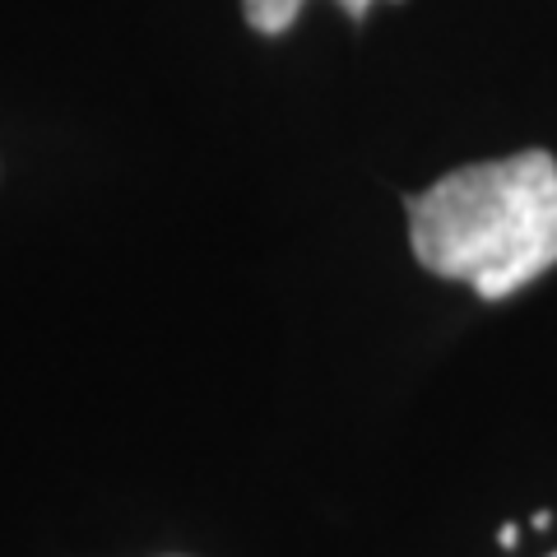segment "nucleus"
Wrapping results in <instances>:
<instances>
[{"mask_svg":"<svg viewBox=\"0 0 557 557\" xmlns=\"http://www.w3.org/2000/svg\"><path fill=\"white\" fill-rule=\"evenodd\" d=\"M516 539H520L516 525H502V530H497V544H502V548H516Z\"/></svg>","mask_w":557,"mask_h":557,"instance_id":"3","label":"nucleus"},{"mask_svg":"<svg viewBox=\"0 0 557 557\" xmlns=\"http://www.w3.org/2000/svg\"><path fill=\"white\" fill-rule=\"evenodd\" d=\"M405 205L418 265L487 302L557 265V163L544 149L456 168Z\"/></svg>","mask_w":557,"mask_h":557,"instance_id":"1","label":"nucleus"},{"mask_svg":"<svg viewBox=\"0 0 557 557\" xmlns=\"http://www.w3.org/2000/svg\"><path fill=\"white\" fill-rule=\"evenodd\" d=\"M339 5L354 14V20H362V14L372 10V0H339ZM242 10H247V20L256 33H265V38H278V33H288V24L298 20L302 0H242Z\"/></svg>","mask_w":557,"mask_h":557,"instance_id":"2","label":"nucleus"},{"mask_svg":"<svg viewBox=\"0 0 557 557\" xmlns=\"http://www.w3.org/2000/svg\"><path fill=\"white\" fill-rule=\"evenodd\" d=\"M553 557H557V553H553Z\"/></svg>","mask_w":557,"mask_h":557,"instance_id":"4","label":"nucleus"}]
</instances>
